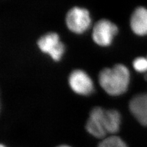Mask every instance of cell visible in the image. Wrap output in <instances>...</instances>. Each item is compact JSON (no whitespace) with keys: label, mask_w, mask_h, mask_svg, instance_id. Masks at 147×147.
I'll list each match as a JSON object with an SVG mask.
<instances>
[{"label":"cell","mask_w":147,"mask_h":147,"mask_svg":"<svg viewBox=\"0 0 147 147\" xmlns=\"http://www.w3.org/2000/svg\"><path fill=\"white\" fill-rule=\"evenodd\" d=\"M98 80L101 87L107 93L118 95L127 89L129 71L124 64H115L112 67H105L100 70Z\"/></svg>","instance_id":"obj_1"},{"label":"cell","mask_w":147,"mask_h":147,"mask_svg":"<svg viewBox=\"0 0 147 147\" xmlns=\"http://www.w3.org/2000/svg\"><path fill=\"white\" fill-rule=\"evenodd\" d=\"M91 23L89 12L85 8L74 6L67 12L66 24L70 30L75 33H82Z\"/></svg>","instance_id":"obj_2"},{"label":"cell","mask_w":147,"mask_h":147,"mask_svg":"<svg viewBox=\"0 0 147 147\" xmlns=\"http://www.w3.org/2000/svg\"><path fill=\"white\" fill-rule=\"evenodd\" d=\"M117 25L105 18L96 22L92 30V38L96 43L100 45H107L112 41L113 36L117 33Z\"/></svg>","instance_id":"obj_3"},{"label":"cell","mask_w":147,"mask_h":147,"mask_svg":"<svg viewBox=\"0 0 147 147\" xmlns=\"http://www.w3.org/2000/svg\"><path fill=\"white\" fill-rule=\"evenodd\" d=\"M38 47L43 52L49 53L54 60H58L62 55L64 47L55 32H49L41 36L37 41Z\"/></svg>","instance_id":"obj_4"},{"label":"cell","mask_w":147,"mask_h":147,"mask_svg":"<svg viewBox=\"0 0 147 147\" xmlns=\"http://www.w3.org/2000/svg\"><path fill=\"white\" fill-rule=\"evenodd\" d=\"M69 86L76 93L88 94L93 90V84L91 78L81 69L73 70L68 77Z\"/></svg>","instance_id":"obj_5"},{"label":"cell","mask_w":147,"mask_h":147,"mask_svg":"<svg viewBox=\"0 0 147 147\" xmlns=\"http://www.w3.org/2000/svg\"><path fill=\"white\" fill-rule=\"evenodd\" d=\"M104 109L100 107H94L90 112L85 128L90 134L96 138H103L107 134L103 123Z\"/></svg>","instance_id":"obj_6"},{"label":"cell","mask_w":147,"mask_h":147,"mask_svg":"<svg viewBox=\"0 0 147 147\" xmlns=\"http://www.w3.org/2000/svg\"><path fill=\"white\" fill-rule=\"evenodd\" d=\"M129 106L137 120L143 125L147 126V93H139L133 96Z\"/></svg>","instance_id":"obj_7"},{"label":"cell","mask_w":147,"mask_h":147,"mask_svg":"<svg viewBox=\"0 0 147 147\" xmlns=\"http://www.w3.org/2000/svg\"><path fill=\"white\" fill-rule=\"evenodd\" d=\"M130 24L136 34H147V9L142 6L137 7L131 15Z\"/></svg>","instance_id":"obj_8"},{"label":"cell","mask_w":147,"mask_h":147,"mask_svg":"<svg viewBox=\"0 0 147 147\" xmlns=\"http://www.w3.org/2000/svg\"><path fill=\"white\" fill-rule=\"evenodd\" d=\"M120 114L115 109L104 110L103 113V123L107 133L117 132L120 124Z\"/></svg>","instance_id":"obj_9"},{"label":"cell","mask_w":147,"mask_h":147,"mask_svg":"<svg viewBox=\"0 0 147 147\" xmlns=\"http://www.w3.org/2000/svg\"><path fill=\"white\" fill-rule=\"evenodd\" d=\"M98 147H127V145L119 137L111 136L103 139Z\"/></svg>","instance_id":"obj_10"},{"label":"cell","mask_w":147,"mask_h":147,"mask_svg":"<svg viewBox=\"0 0 147 147\" xmlns=\"http://www.w3.org/2000/svg\"><path fill=\"white\" fill-rule=\"evenodd\" d=\"M133 66L139 72H144L147 70V58L142 57H137L133 61Z\"/></svg>","instance_id":"obj_11"},{"label":"cell","mask_w":147,"mask_h":147,"mask_svg":"<svg viewBox=\"0 0 147 147\" xmlns=\"http://www.w3.org/2000/svg\"><path fill=\"white\" fill-rule=\"evenodd\" d=\"M57 147H71V146H68V145H63L58 146H57Z\"/></svg>","instance_id":"obj_12"},{"label":"cell","mask_w":147,"mask_h":147,"mask_svg":"<svg viewBox=\"0 0 147 147\" xmlns=\"http://www.w3.org/2000/svg\"><path fill=\"white\" fill-rule=\"evenodd\" d=\"M0 147H6V146H4V145H0Z\"/></svg>","instance_id":"obj_13"},{"label":"cell","mask_w":147,"mask_h":147,"mask_svg":"<svg viewBox=\"0 0 147 147\" xmlns=\"http://www.w3.org/2000/svg\"></svg>","instance_id":"obj_14"}]
</instances>
